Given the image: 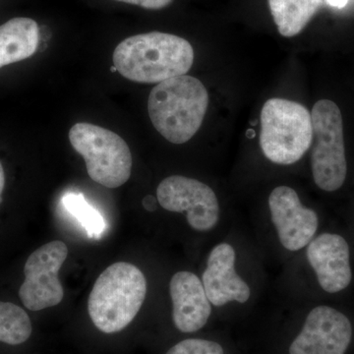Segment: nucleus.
<instances>
[{
    "label": "nucleus",
    "instance_id": "nucleus-3",
    "mask_svg": "<svg viewBox=\"0 0 354 354\" xmlns=\"http://www.w3.org/2000/svg\"><path fill=\"white\" fill-rule=\"evenodd\" d=\"M209 106L204 84L188 75L167 79L151 91L148 113L153 127L165 139L180 145L194 137Z\"/></svg>",
    "mask_w": 354,
    "mask_h": 354
},
{
    "label": "nucleus",
    "instance_id": "nucleus-18",
    "mask_svg": "<svg viewBox=\"0 0 354 354\" xmlns=\"http://www.w3.org/2000/svg\"><path fill=\"white\" fill-rule=\"evenodd\" d=\"M165 354H225L218 342L205 339H187L179 342Z\"/></svg>",
    "mask_w": 354,
    "mask_h": 354
},
{
    "label": "nucleus",
    "instance_id": "nucleus-22",
    "mask_svg": "<svg viewBox=\"0 0 354 354\" xmlns=\"http://www.w3.org/2000/svg\"><path fill=\"white\" fill-rule=\"evenodd\" d=\"M4 186H6V172H4L3 167H2L1 162H0V202H1Z\"/></svg>",
    "mask_w": 354,
    "mask_h": 354
},
{
    "label": "nucleus",
    "instance_id": "nucleus-8",
    "mask_svg": "<svg viewBox=\"0 0 354 354\" xmlns=\"http://www.w3.org/2000/svg\"><path fill=\"white\" fill-rule=\"evenodd\" d=\"M311 171L317 187L326 192L341 189L348 176L341 109L330 100L314 104L311 113Z\"/></svg>",
    "mask_w": 354,
    "mask_h": 354
},
{
    "label": "nucleus",
    "instance_id": "nucleus-16",
    "mask_svg": "<svg viewBox=\"0 0 354 354\" xmlns=\"http://www.w3.org/2000/svg\"><path fill=\"white\" fill-rule=\"evenodd\" d=\"M32 322L24 309L0 301V342L10 346L24 344L32 335Z\"/></svg>",
    "mask_w": 354,
    "mask_h": 354
},
{
    "label": "nucleus",
    "instance_id": "nucleus-23",
    "mask_svg": "<svg viewBox=\"0 0 354 354\" xmlns=\"http://www.w3.org/2000/svg\"><path fill=\"white\" fill-rule=\"evenodd\" d=\"M116 71H118V70H116L115 66H114V65H113V66L111 67V72H113H113H116Z\"/></svg>",
    "mask_w": 354,
    "mask_h": 354
},
{
    "label": "nucleus",
    "instance_id": "nucleus-21",
    "mask_svg": "<svg viewBox=\"0 0 354 354\" xmlns=\"http://www.w3.org/2000/svg\"><path fill=\"white\" fill-rule=\"evenodd\" d=\"M330 6L335 7V8L342 9L346 6L349 0H326Z\"/></svg>",
    "mask_w": 354,
    "mask_h": 354
},
{
    "label": "nucleus",
    "instance_id": "nucleus-4",
    "mask_svg": "<svg viewBox=\"0 0 354 354\" xmlns=\"http://www.w3.org/2000/svg\"><path fill=\"white\" fill-rule=\"evenodd\" d=\"M147 279L136 266L118 262L95 281L88 301L91 320L104 334L120 332L134 320L147 295Z\"/></svg>",
    "mask_w": 354,
    "mask_h": 354
},
{
    "label": "nucleus",
    "instance_id": "nucleus-2",
    "mask_svg": "<svg viewBox=\"0 0 354 354\" xmlns=\"http://www.w3.org/2000/svg\"><path fill=\"white\" fill-rule=\"evenodd\" d=\"M262 248L278 260L290 262L318 234L320 220L315 209L301 201L290 186L279 185L267 199V216L256 221Z\"/></svg>",
    "mask_w": 354,
    "mask_h": 354
},
{
    "label": "nucleus",
    "instance_id": "nucleus-1",
    "mask_svg": "<svg viewBox=\"0 0 354 354\" xmlns=\"http://www.w3.org/2000/svg\"><path fill=\"white\" fill-rule=\"evenodd\" d=\"M113 60L127 80L158 84L185 75L194 62V50L181 37L150 32L123 39L114 50Z\"/></svg>",
    "mask_w": 354,
    "mask_h": 354
},
{
    "label": "nucleus",
    "instance_id": "nucleus-6",
    "mask_svg": "<svg viewBox=\"0 0 354 354\" xmlns=\"http://www.w3.org/2000/svg\"><path fill=\"white\" fill-rule=\"evenodd\" d=\"M260 121L261 150L272 164H297L311 148V113L304 104L279 97L268 100Z\"/></svg>",
    "mask_w": 354,
    "mask_h": 354
},
{
    "label": "nucleus",
    "instance_id": "nucleus-14",
    "mask_svg": "<svg viewBox=\"0 0 354 354\" xmlns=\"http://www.w3.org/2000/svg\"><path fill=\"white\" fill-rule=\"evenodd\" d=\"M39 43L36 21L24 17L7 21L0 26V68L32 57Z\"/></svg>",
    "mask_w": 354,
    "mask_h": 354
},
{
    "label": "nucleus",
    "instance_id": "nucleus-11",
    "mask_svg": "<svg viewBox=\"0 0 354 354\" xmlns=\"http://www.w3.org/2000/svg\"><path fill=\"white\" fill-rule=\"evenodd\" d=\"M351 320L339 310L317 305L288 346V354H346L353 339Z\"/></svg>",
    "mask_w": 354,
    "mask_h": 354
},
{
    "label": "nucleus",
    "instance_id": "nucleus-12",
    "mask_svg": "<svg viewBox=\"0 0 354 354\" xmlns=\"http://www.w3.org/2000/svg\"><path fill=\"white\" fill-rule=\"evenodd\" d=\"M299 254H304L310 271L325 292L335 295L351 285V249L341 234H318Z\"/></svg>",
    "mask_w": 354,
    "mask_h": 354
},
{
    "label": "nucleus",
    "instance_id": "nucleus-19",
    "mask_svg": "<svg viewBox=\"0 0 354 354\" xmlns=\"http://www.w3.org/2000/svg\"><path fill=\"white\" fill-rule=\"evenodd\" d=\"M116 1L124 2V3L132 4L149 9V10H160L169 6L174 0H116Z\"/></svg>",
    "mask_w": 354,
    "mask_h": 354
},
{
    "label": "nucleus",
    "instance_id": "nucleus-7",
    "mask_svg": "<svg viewBox=\"0 0 354 354\" xmlns=\"http://www.w3.org/2000/svg\"><path fill=\"white\" fill-rule=\"evenodd\" d=\"M69 140L85 160L88 176L106 188L120 187L131 176L132 155L120 135L106 128L79 122L69 131Z\"/></svg>",
    "mask_w": 354,
    "mask_h": 354
},
{
    "label": "nucleus",
    "instance_id": "nucleus-9",
    "mask_svg": "<svg viewBox=\"0 0 354 354\" xmlns=\"http://www.w3.org/2000/svg\"><path fill=\"white\" fill-rule=\"evenodd\" d=\"M158 204L165 211L183 214L190 228L209 234L223 227V209L213 188L183 176L167 177L157 188Z\"/></svg>",
    "mask_w": 354,
    "mask_h": 354
},
{
    "label": "nucleus",
    "instance_id": "nucleus-15",
    "mask_svg": "<svg viewBox=\"0 0 354 354\" xmlns=\"http://www.w3.org/2000/svg\"><path fill=\"white\" fill-rule=\"evenodd\" d=\"M322 0H269L274 24L286 38L297 36L320 8Z\"/></svg>",
    "mask_w": 354,
    "mask_h": 354
},
{
    "label": "nucleus",
    "instance_id": "nucleus-10",
    "mask_svg": "<svg viewBox=\"0 0 354 354\" xmlns=\"http://www.w3.org/2000/svg\"><path fill=\"white\" fill-rule=\"evenodd\" d=\"M67 256L68 248L59 241L48 242L29 256L24 266L25 281L19 290L26 308L41 311L62 301L64 290L58 272Z\"/></svg>",
    "mask_w": 354,
    "mask_h": 354
},
{
    "label": "nucleus",
    "instance_id": "nucleus-20",
    "mask_svg": "<svg viewBox=\"0 0 354 354\" xmlns=\"http://www.w3.org/2000/svg\"><path fill=\"white\" fill-rule=\"evenodd\" d=\"M142 204H143L144 209H147L148 212H155L157 209L158 206V200L157 197H153L152 195H148L144 198L143 201H142Z\"/></svg>",
    "mask_w": 354,
    "mask_h": 354
},
{
    "label": "nucleus",
    "instance_id": "nucleus-5",
    "mask_svg": "<svg viewBox=\"0 0 354 354\" xmlns=\"http://www.w3.org/2000/svg\"><path fill=\"white\" fill-rule=\"evenodd\" d=\"M236 235H225L212 247L201 274L214 308L246 306L258 295V279L249 267L248 254Z\"/></svg>",
    "mask_w": 354,
    "mask_h": 354
},
{
    "label": "nucleus",
    "instance_id": "nucleus-13",
    "mask_svg": "<svg viewBox=\"0 0 354 354\" xmlns=\"http://www.w3.org/2000/svg\"><path fill=\"white\" fill-rule=\"evenodd\" d=\"M172 321L185 334L198 332L208 324L214 307L209 302L202 279L190 271H179L169 281Z\"/></svg>",
    "mask_w": 354,
    "mask_h": 354
},
{
    "label": "nucleus",
    "instance_id": "nucleus-17",
    "mask_svg": "<svg viewBox=\"0 0 354 354\" xmlns=\"http://www.w3.org/2000/svg\"><path fill=\"white\" fill-rule=\"evenodd\" d=\"M62 203L65 208L82 223L83 227L87 230L88 236L95 237V239H99L101 236L106 230L104 218L97 209L88 204L82 195L70 193L65 195Z\"/></svg>",
    "mask_w": 354,
    "mask_h": 354
}]
</instances>
